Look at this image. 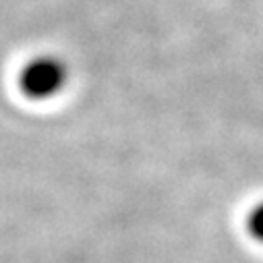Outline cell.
Returning a JSON list of instances; mask_svg holds the SVG:
<instances>
[{"mask_svg": "<svg viewBox=\"0 0 263 263\" xmlns=\"http://www.w3.org/2000/svg\"><path fill=\"white\" fill-rule=\"evenodd\" d=\"M69 83V67L54 54H37L29 58L17 77L19 91L31 102L56 98Z\"/></svg>", "mask_w": 263, "mask_h": 263, "instance_id": "obj_1", "label": "cell"}, {"mask_svg": "<svg viewBox=\"0 0 263 263\" xmlns=\"http://www.w3.org/2000/svg\"><path fill=\"white\" fill-rule=\"evenodd\" d=\"M245 232L251 236V240L263 247V199L249 208L245 216Z\"/></svg>", "mask_w": 263, "mask_h": 263, "instance_id": "obj_2", "label": "cell"}]
</instances>
